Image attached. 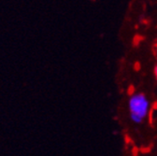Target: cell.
Instances as JSON below:
<instances>
[{"label": "cell", "instance_id": "3", "mask_svg": "<svg viewBox=\"0 0 157 156\" xmlns=\"http://www.w3.org/2000/svg\"><path fill=\"white\" fill-rule=\"evenodd\" d=\"M156 55H157V45H156Z\"/></svg>", "mask_w": 157, "mask_h": 156}, {"label": "cell", "instance_id": "2", "mask_svg": "<svg viewBox=\"0 0 157 156\" xmlns=\"http://www.w3.org/2000/svg\"><path fill=\"white\" fill-rule=\"evenodd\" d=\"M154 75H155V78H156V80H157V66L154 67Z\"/></svg>", "mask_w": 157, "mask_h": 156}, {"label": "cell", "instance_id": "1", "mask_svg": "<svg viewBox=\"0 0 157 156\" xmlns=\"http://www.w3.org/2000/svg\"><path fill=\"white\" fill-rule=\"evenodd\" d=\"M130 118L136 124H140L147 117L150 102L144 93H133L128 103Z\"/></svg>", "mask_w": 157, "mask_h": 156}]
</instances>
